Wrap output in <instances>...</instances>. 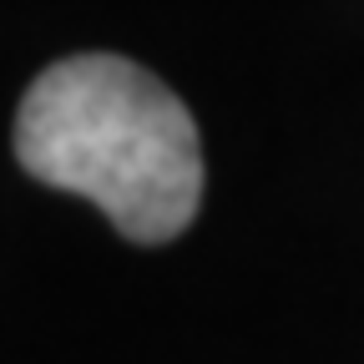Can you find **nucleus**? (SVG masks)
<instances>
[{"mask_svg":"<svg viewBox=\"0 0 364 364\" xmlns=\"http://www.w3.org/2000/svg\"><path fill=\"white\" fill-rule=\"evenodd\" d=\"M16 162L97 203L127 243H172L203 208V142L182 97L112 51L51 61L16 107Z\"/></svg>","mask_w":364,"mask_h":364,"instance_id":"f257e3e1","label":"nucleus"}]
</instances>
